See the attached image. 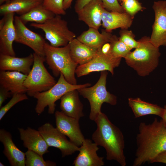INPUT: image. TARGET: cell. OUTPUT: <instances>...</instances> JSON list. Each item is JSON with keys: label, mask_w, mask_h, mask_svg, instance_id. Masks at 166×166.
I'll list each match as a JSON object with an SVG mask.
<instances>
[{"label": "cell", "mask_w": 166, "mask_h": 166, "mask_svg": "<svg viewBox=\"0 0 166 166\" xmlns=\"http://www.w3.org/2000/svg\"><path fill=\"white\" fill-rule=\"evenodd\" d=\"M63 1L64 0H42V4L56 15H64L66 13L64 8Z\"/></svg>", "instance_id": "obj_31"}, {"label": "cell", "mask_w": 166, "mask_h": 166, "mask_svg": "<svg viewBox=\"0 0 166 166\" xmlns=\"http://www.w3.org/2000/svg\"><path fill=\"white\" fill-rule=\"evenodd\" d=\"M110 46L107 55L124 58L131 51L130 49L116 35H112L109 42Z\"/></svg>", "instance_id": "obj_28"}, {"label": "cell", "mask_w": 166, "mask_h": 166, "mask_svg": "<svg viewBox=\"0 0 166 166\" xmlns=\"http://www.w3.org/2000/svg\"><path fill=\"white\" fill-rule=\"evenodd\" d=\"M94 121L97 128L92 135L93 140L98 146L105 148L107 160H114L121 166H125L126 159L124 151L125 142L121 131L102 112Z\"/></svg>", "instance_id": "obj_2"}, {"label": "cell", "mask_w": 166, "mask_h": 166, "mask_svg": "<svg viewBox=\"0 0 166 166\" xmlns=\"http://www.w3.org/2000/svg\"><path fill=\"white\" fill-rule=\"evenodd\" d=\"M104 8L101 0H93L76 12L78 19L89 27L98 29L102 25V14Z\"/></svg>", "instance_id": "obj_17"}, {"label": "cell", "mask_w": 166, "mask_h": 166, "mask_svg": "<svg viewBox=\"0 0 166 166\" xmlns=\"http://www.w3.org/2000/svg\"><path fill=\"white\" fill-rule=\"evenodd\" d=\"M0 166H4L5 165L1 162H0Z\"/></svg>", "instance_id": "obj_41"}, {"label": "cell", "mask_w": 166, "mask_h": 166, "mask_svg": "<svg viewBox=\"0 0 166 166\" xmlns=\"http://www.w3.org/2000/svg\"><path fill=\"white\" fill-rule=\"evenodd\" d=\"M55 117L56 128L67 136L72 143L78 147L80 146L85 138L80 128L79 120L58 111L55 112Z\"/></svg>", "instance_id": "obj_13"}, {"label": "cell", "mask_w": 166, "mask_h": 166, "mask_svg": "<svg viewBox=\"0 0 166 166\" xmlns=\"http://www.w3.org/2000/svg\"><path fill=\"white\" fill-rule=\"evenodd\" d=\"M119 35V39L130 49H135L138 46L139 42L135 39V35L131 30L128 29H121Z\"/></svg>", "instance_id": "obj_30"}, {"label": "cell", "mask_w": 166, "mask_h": 166, "mask_svg": "<svg viewBox=\"0 0 166 166\" xmlns=\"http://www.w3.org/2000/svg\"><path fill=\"white\" fill-rule=\"evenodd\" d=\"M42 3V0H11L0 5V14L16 13L22 15Z\"/></svg>", "instance_id": "obj_26"}, {"label": "cell", "mask_w": 166, "mask_h": 166, "mask_svg": "<svg viewBox=\"0 0 166 166\" xmlns=\"http://www.w3.org/2000/svg\"><path fill=\"white\" fill-rule=\"evenodd\" d=\"M93 0H77L74 6V9L76 12L88 3Z\"/></svg>", "instance_id": "obj_37"}, {"label": "cell", "mask_w": 166, "mask_h": 166, "mask_svg": "<svg viewBox=\"0 0 166 166\" xmlns=\"http://www.w3.org/2000/svg\"><path fill=\"white\" fill-rule=\"evenodd\" d=\"M112 35L110 32L105 30H102L100 33L98 29L89 27L77 38L83 43L98 49L105 44L110 42Z\"/></svg>", "instance_id": "obj_24"}, {"label": "cell", "mask_w": 166, "mask_h": 166, "mask_svg": "<svg viewBox=\"0 0 166 166\" xmlns=\"http://www.w3.org/2000/svg\"><path fill=\"white\" fill-rule=\"evenodd\" d=\"M124 0H119V1L121 2H122V1H123Z\"/></svg>", "instance_id": "obj_42"}, {"label": "cell", "mask_w": 166, "mask_h": 166, "mask_svg": "<svg viewBox=\"0 0 166 166\" xmlns=\"http://www.w3.org/2000/svg\"><path fill=\"white\" fill-rule=\"evenodd\" d=\"M121 6L125 12L133 18L136 13L144 8L137 0H124Z\"/></svg>", "instance_id": "obj_32"}, {"label": "cell", "mask_w": 166, "mask_h": 166, "mask_svg": "<svg viewBox=\"0 0 166 166\" xmlns=\"http://www.w3.org/2000/svg\"><path fill=\"white\" fill-rule=\"evenodd\" d=\"M136 141L137 148L133 166L150 163L159 154L166 151V127L162 119L155 118L148 124L140 122Z\"/></svg>", "instance_id": "obj_1"}, {"label": "cell", "mask_w": 166, "mask_h": 166, "mask_svg": "<svg viewBox=\"0 0 166 166\" xmlns=\"http://www.w3.org/2000/svg\"><path fill=\"white\" fill-rule=\"evenodd\" d=\"M73 0H64L63 6L64 9L65 10L70 7Z\"/></svg>", "instance_id": "obj_38"}, {"label": "cell", "mask_w": 166, "mask_h": 166, "mask_svg": "<svg viewBox=\"0 0 166 166\" xmlns=\"http://www.w3.org/2000/svg\"><path fill=\"white\" fill-rule=\"evenodd\" d=\"M27 76L17 71H0V86L10 92L12 96L25 93L26 90L24 83Z\"/></svg>", "instance_id": "obj_22"}, {"label": "cell", "mask_w": 166, "mask_h": 166, "mask_svg": "<svg viewBox=\"0 0 166 166\" xmlns=\"http://www.w3.org/2000/svg\"><path fill=\"white\" fill-rule=\"evenodd\" d=\"M101 0L102 2L103 7L108 11L120 13L125 12L118 0Z\"/></svg>", "instance_id": "obj_34"}, {"label": "cell", "mask_w": 166, "mask_h": 166, "mask_svg": "<svg viewBox=\"0 0 166 166\" xmlns=\"http://www.w3.org/2000/svg\"><path fill=\"white\" fill-rule=\"evenodd\" d=\"M14 24L16 31L15 42L29 47L34 53L45 57V45L46 42L42 36L28 29L19 16L14 17Z\"/></svg>", "instance_id": "obj_11"}, {"label": "cell", "mask_w": 166, "mask_h": 166, "mask_svg": "<svg viewBox=\"0 0 166 166\" xmlns=\"http://www.w3.org/2000/svg\"><path fill=\"white\" fill-rule=\"evenodd\" d=\"M56 84L49 90L35 93L33 97L37 100L35 111L38 115L41 114L46 107H48V113L53 114L55 113L56 102L60 99L67 92L74 89L90 86V83L73 85L69 83L61 73Z\"/></svg>", "instance_id": "obj_6"}, {"label": "cell", "mask_w": 166, "mask_h": 166, "mask_svg": "<svg viewBox=\"0 0 166 166\" xmlns=\"http://www.w3.org/2000/svg\"><path fill=\"white\" fill-rule=\"evenodd\" d=\"M162 163L166 164V151L159 154L150 162L151 163Z\"/></svg>", "instance_id": "obj_36"}, {"label": "cell", "mask_w": 166, "mask_h": 166, "mask_svg": "<svg viewBox=\"0 0 166 166\" xmlns=\"http://www.w3.org/2000/svg\"><path fill=\"white\" fill-rule=\"evenodd\" d=\"M163 108L164 109V112L161 118L166 127V105H164Z\"/></svg>", "instance_id": "obj_39"}, {"label": "cell", "mask_w": 166, "mask_h": 166, "mask_svg": "<svg viewBox=\"0 0 166 166\" xmlns=\"http://www.w3.org/2000/svg\"><path fill=\"white\" fill-rule=\"evenodd\" d=\"M69 45L71 57L79 65L89 62L98 51V49L83 43L76 38L71 40Z\"/></svg>", "instance_id": "obj_23"}, {"label": "cell", "mask_w": 166, "mask_h": 166, "mask_svg": "<svg viewBox=\"0 0 166 166\" xmlns=\"http://www.w3.org/2000/svg\"><path fill=\"white\" fill-rule=\"evenodd\" d=\"M77 89L69 91L61 98L60 107L61 112L69 117L79 120L84 116L83 105L80 101Z\"/></svg>", "instance_id": "obj_20"}, {"label": "cell", "mask_w": 166, "mask_h": 166, "mask_svg": "<svg viewBox=\"0 0 166 166\" xmlns=\"http://www.w3.org/2000/svg\"><path fill=\"white\" fill-rule=\"evenodd\" d=\"M56 15L45 8L42 4L34 7L28 12L19 16L25 24L28 22L43 23Z\"/></svg>", "instance_id": "obj_27"}, {"label": "cell", "mask_w": 166, "mask_h": 166, "mask_svg": "<svg viewBox=\"0 0 166 166\" xmlns=\"http://www.w3.org/2000/svg\"><path fill=\"white\" fill-rule=\"evenodd\" d=\"M12 95L10 92L0 86V108L5 100Z\"/></svg>", "instance_id": "obj_35"}, {"label": "cell", "mask_w": 166, "mask_h": 166, "mask_svg": "<svg viewBox=\"0 0 166 166\" xmlns=\"http://www.w3.org/2000/svg\"><path fill=\"white\" fill-rule=\"evenodd\" d=\"M121 58L104 54L98 49L97 54L90 61L77 66L75 74L79 77L93 72L107 71L113 75L114 69L119 66Z\"/></svg>", "instance_id": "obj_10"}, {"label": "cell", "mask_w": 166, "mask_h": 166, "mask_svg": "<svg viewBox=\"0 0 166 166\" xmlns=\"http://www.w3.org/2000/svg\"><path fill=\"white\" fill-rule=\"evenodd\" d=\"M107 71L101 72L99 79L93 86L85 87L77 89L80 95L89 101L90 105L89 118L94 121L101 112L102 104L106 103L111 105L117 104V97L108 91L106 88Z\"/></svg>", "instance_id": "obj_5"}, {"label": "cell", "mask_w": 166, "mask_h": 166, "mask_svg": "<svg viewBox=\"0 0 166 166\" xmlns=\"http://www.w3.org/2000/svg\"><path fill=\"white\" fill-rule=\"evenodd\" d=\"M30 26L42 30L45 39L54 47L65 46L76 37L75 33L69 29L67 22L60 15H55L43 23L33 22Z\"/></svg>", "instance_id": "obj_8"}, {"label": "cell", "mask_w": 166, "mask_h": 166, "mask_svg": "<svg viewBox=\"0 0 166 166\" xmlns=\"http://www.w3.org/2000/svg\"><path fill=\"white\" fill-rule=\"evenodd\" d=\"M34 61L33 54L23 57L0 54V70L17 71L27 75Z\"/></svg>", "instance_id": "obj_19"}, {"label": "cell", "mask_w": 166, "mask_h": 166, "mask_svg": "<svg viewBox=\"0 0 166 166\" xmlns=\"http://www.w3.org/2000/svg\"><path fill=\"white\" fill-rule=\"evenodd\" d=\"M98 145L92 140L85 139L79 148V153L73 164L74 166H102L104 165V157L97 154Z\"/></svg>", "instance_id": "obj_15"}, {"label": "cell", "mask_w": 166, "mask_h": 166, "mask_svg": "<svg viewBox=\"0 0 166 166\" xmlns=\"http://www.w3.org/2000/svg\"><path fill=\"white\" fill-rule=\"evenodd\" d=\"M33 54L34 63L24 83L26 93L30 97H33L36 93L49 90L57 82L45 66V57L34 53Z\"/></svg>", "instance_id": "obj_7"}, {"label": "cell", "mask_w": 166, "mask_h": 166, "mask_svg": "<svg viewBox=\"0 0 166 166\" xmlns=\"http://www.w3.org/2000/svg\"><path fill=\"white\" fill-rule=\"evenodd\" d=\"M128 101L135 118L149 115H156L161 118L162 116L164 108L156 104L143 101L139 97L129 98Z\"/></svg>", "instance_id": "obj_25"}, {"label": "cell", "mask_w": 166, "mask_h": 166, "mask_svg": "<svg viewBox=\"0 0 166 166\" xmlns=\"http://www.w3.org/2000/svg\"><path fill=\"white\" fill-rule=\"evenodd\" d=\"M14 15L6 14L0 21V54L15 56L13 46L16 37Z\"/></svg>", "instance_id": "obj_14"}, {"label": "cell", "mask_w": 166, "mask_h": 166, "mask_svg": "<svg viewBox=\"0 0 166 166\" xmlns=\"http://www.w3.org/2000/svg\"><path fill=\"white\" fill-rule=\"evenodd\" d=\"M45 57L54 76L57 77L61 73L69 83L77 85L75 70L78 65L71 57L69 43L64 46L54 47L46 42Z\"/></svg>", "instance_id": "obj_4"}, {"label": "cell", "mask_w": 166, "mask_h": 166, "mask_svg": "<svg viewBox=\"0 0 166 166\" xmlns=\"http://www.w3.org/2000/svg\"><path fill=\"white\" fill-rule=\"evenodd\" d=\"M38 130L49 147L57 148L61 151L62 156L71 155L79 151V147L72 143L66 136L49 123L39 127Z\"/></svg>", "instance_id": "obj_9"}, {"label": "cell", "mask_w": 166, "mask_h": 166, "mask_svg": "<svg viewBox=\"0 0 166 166\" xmlns=\"http://www.w3.org/2000/svg\"><path fill=\"white\" fill-rule=\"evenodd\" d=\"M25 165L26 166H55L56 163L50 160H45L43 157L38 153L28 149L25 152Z\"/></svg>", "instance_id": "obj_29"}, {"label": "cell", "mask_w": 166, "mask_h": 166, "mask_svg": "<svg viewBox=\"0 0 166 166\" xmlns=\"http://www.w3.org/2000/svg\"><path fill=\"white\" fill-rule=\"evenodd\" d=\"M21 140L24 146L40 155H43L49 152V146L38 130L28 127L24 129L18 128Z\"/></svg>", "instance_id": "obj_16"}, {"label": "cell", "mask_w": 166, "mask_h": 166, "mask_svg": "<svg viewBox=\"0 0 166 166\" xmlns=\"http://www.w3.org/2000/svg\"><path fill=\"white\" fill-rule=\"evenodd\" d=\"M133 19L125 12L109 11L104 8L102 14V25L106 31L110 32L118 28L128 29L132 24Z\"/></svg>", "instance_id": "obj_21"}, {"label": "cell", "mask_w": 166, "mask_h": 166, "mask_svg": "<svg viewBox=\"0 0 166 166\" xmlns=\"http://www.w3.org/2000/svg\"><path fill=\"white\" fill-rule=\"evenodd\" d=\"M138 41V46L124 58L127 64L139 76L145 77L157 67L160 53L159 48L151 42L149 37L144 36Z\"/></svg>", "instance_id": "obj_3"}, {"label": "cell", "mask_w": 166, "mask_h": 166, "mask_svg": "<svg viewBox=\"0 0 166 166\" xmlns=\"http://www.w3.org/2000/svg\"><path fill=\"white\" fill-rule=\"evenodd\" d=\"M28 99V97L25 93H16L13 94L10 100L6 105L0 108V120H1L7 112L15 104L19 102Z\"/></svg>", "instance_id": "obj_33"}, {"label": "cell", "mask_w": 166, "mask_h": 166, "mask_svg": "<svg viewBox=\"0 0 166 166\" xmlns=\"http://www.w3.org/2000/svg\"><path fill=\"white\" fill-rule=\"evenodd\" d=\"M152 8L155 20L150 39L155 46H166V1L154 2Z\"/></svg>", "instance_id": "obj_12"}, {"label": "cell", "mask_w": 166, "mask_h": 166, "mask_svg": "<svg viewBox=\"0 0 166 166\" xmlns=\"http://www.w3.org/2000/svg\"><path fill=\"white\" fill-rule=\"evenodd\" d=\"M0 141L4 146L3 153L11 166H25V153L20 150L13 142L10 133L0 129Z\"/></svg>", "instance_id": "obj_18"}, {"label": "cell", "mask_w": 166, "mask_h": 166, "mask_svg": "<svg viewBox=\"0 0 166 166\" xmlns=\"http://www.w3.org/2000/svg\"><path fill=\"white\" fill-rule=\"evenodd\" d=\"M10 0H0V4L2 5L5 2H7Z\"/></svg>", "instance_id": "obj_40"}]
</instances>
